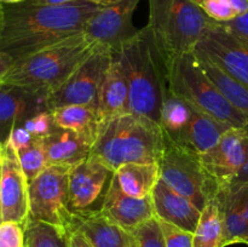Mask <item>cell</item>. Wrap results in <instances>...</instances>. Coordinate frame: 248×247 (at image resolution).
<instances>
[{"label": "cell", "mask_w": 248, "mask_h": 247, "mask_svg": "<svg viewBox=\"0 0 248 247\" xmlns=\"http://www.w3.org/2000/svg\"><path fill=\"white\" fill-rule=\"evenodd\" d=\"M99 7L86 0L58 6L28 1L4 5L0 52L15 61L84 33L85 24Z\"/></svg>", "instance_id": "6da1fadb"}, {"label": "cell", "mask_w": 248, "mask_h": 247, "mask_svg": "<svg viewBox=\"0 0 248 247\" xmlns=\"http://www.w3.org/2000/svg\"><path fill=\"white\" fill-rule=\"evenodd\" d=\"M123 63L130 89V113L160 125L161 107L169 93L167 65L147 26L113 52Z\"/></svg>", "instance_id": "7a4b0ae2"}, {"label": "cell", "mask_w": 248, "mask_h": 247, "mask_svg": "<svg viewBox=\"0 0 248 247\" xmlns=\"http://www.w3.org/2000/svg\"><path fill=\"white\" fill-rule=\"evenodd\" d=\"M84 33L12 62L1 84L24 87L47 97L60 89L96 48Z\"/></svg>", "instance_id": "3957f363"}, {"label": "cell", "mask_w": 248, "mask_h": 247, "mask_svg": "<svg viewBox=\"0 0 248 247\" xmlns=\"http://www.w3.org/2000/svg\"><path fill=\"white\" fill-rule=\"evenodd\" d=\"M164 150V132L145 116L126 113L101 125L90 156L115 172L126 164L157 162Z\"/></svg>", "instance_id": "277c9868"}, {"label": "cell", "mask_w": 248, "mask_h": 247, "mask_svg": "<svg viewBox=\"0 0 248 247\" xmlns=\"http://www.w3.org/2000/svg\"><path fill=\"white\" fill-rule=\"evenodd\" d=\"M215 22L193 0H149L147 27L166 63L194 52Z\"/></svg>", "instance_id": "5b68a950"}, {"label": "cell", "mask_w": 248, "mask_h": 247, "mask_svg": "<svg viewBox=\"0 0 248 247\" xmlns=\"http://www.w3.org/2000/svg\"><path fill=\"white\" fill-rule=\"evenodd\" d=\"M166 65L167 84L172 94L220 123L235 128H248L247 119L208 77L195 53H184L172 58Z\"/></svg>", "instance_id": "8992f818"}, {"label": "cell", "mask_w": 248, "mask_h": 247, "mask_svg": "<svg viewBox=\"0 0 248 247\" xmlns=\"http://www.w3.org/2000/svg\"><path fill=\"white\" fill-rule=\"evenodd\" d=\"M157 164L160 179L189 199L200 211L219 190V186L203 169L200 154L165 133L164 150Z\"/></svg>", "instance_id": "52a82bcc"}, {"label": "cell", "mask_w": 248, "mask_h": 247, "mask_svg": "<svg viewBox=\"0 0 248 247\" xmlns=\"http://www.w3.org/2000/svg\"><path fill=\"white\" fill-rule=\"evenodd\" d=\"M111 61L113 51L97 44L96 48L74 74L60 89L46 97L47 108L52 110L57 107L78 104L96 109L98 113L99 93Z\"/></svg>", "instance_id": "ba28073f"}, {"label": "cell", "mask_w": 248, "mask_h": 247, "mask_svg": "<svg viewBox=\"0 0 248 247\" xmlns=\"http://www.w3.org/2000/svg\"><path fill=\"white\" fill-rule=\"evenodd\" d=\"M70 169L51 165L29 183V218L70 229L73 219L68 207Z\"/></svg>", "instance_id": "9c48e42d"}, {"label": "cell", "mask_w": 248, "mask_h": 247, "mask_svg": "<svg viewBox=\"0 0 248 247\" xmlns=\"http://www.w3.org/2000/svg\"><path fill=\"white\" fill-rule=\"evenodd\" d=\"M114 173L92 156L70 169L68 207L72 217L101 212Z\"/></svg>", "instance_id": "30bf717a"}, {"label": "cell", "mask_w": 248, "mask_h": 247, "mask_svg": "<svg viewBox=\"0 0 248 247\" xmlns=\"http://www.w3.org/2000/svg\"><path fill=\"white\" fill-rule=\"evenodd\" d=\"M194 52L248 87V47L218 22L213 23Z\"/></svg>", "instance_id": "8fae6325"}, {"label": "cell", "mask_w": 248, "mask_h": 247, "mask_svg": "<svg viewBox=\"0 0 248 247\" xmlns=\"http://www.w3.org/2000/svg\"><path fill=\"white\" fill-rule=\"evenodd\" d=\"M140 1L121 0L109 6H101L85 24L84 34L115 52L137 34L132 16Z\"/></svg>", "instance_id": "7c38bea8"}, {"label": "cell", "mask_w": 248, "mask_h": 247, "mask_svg": "<svg viewBox=\"0 0 248 247\" xmlns=\"http://www.w3.org/2000/svg\"><path fill=\"white\" fill-rule=\"evenodd\" d=\"M0 196L2 220L21 223L26 227L29 219V182L17 153L7 144L1 149Z\"/></svg>", "instance_id": "4fadbf2b"}, {"label": "cell", "mask_w": 248, "mask_h": 247, "mask_svg": "<svg viewBox=\"0 0 248 247\" xmlns=\"http://www.w3.org/2000/svg\"><path fill=\"white\" fill-rule=\"evenodd\" d=\"M247 132L248 128H229L212 149L200 154L203 169L219 188L232 183L246 162Z\"/></svg>", "instance_id": "5bb4252c"}, {"label": "cell", "mask_w": 248, "mask_h": 247, "mask_svg": "<svg viewBox=\"0 0 248 247\" xmlns=\"http://www.w3.org/2000/svg\"><path fill=\"white\" fill-rule=\"evenodd\" d=\"M43 110H50L45 97L24 87L0 84V144H6L16 126Z\"/></svg>", "instance_id": "9a60e30c"}, {"label": "cell", "mask_w": 248, "mask_h": 247, "mask_svg": "<svg viewBox=\"0 0 248 247\" xmlns=\"http://www.w3.org/2000/svg\"><path fill=\"white\" fill-rule=\"evenodd\" d=\"M102 212L128 234H132L137 228L155 217L152 195L142 199L128 195L119 186L115 173L107 193Z\"/></svg>", "instance_id": "2e32d148"}, {"label": "cell", "mask_w": 248, "mask_h": 247, "mask_svg": "<svg viewBox=\"0 0 248 247\" xmlns=\"http://www.w3.org/2000/svg\"><path fill=\"white\" fill-rule=\"evenodd\" d=\"M155 217L194 234L201 211L186 196L159 179L152 193Z\"/></svg>", "instance_id": "e0dca14e"}, {"label": "cell", "mask_w": 248, "mask_h": 247, "mask_svg": "<svg viewBox=\"0 0 248 247\" xmlns=\"http://www.w3.org/2000/svg\"><path fill=\"white\" fill-rule=\"evenodd\" d=\"M130 89L121 61L113 53V61L108 68L98 101V115L101 123L123 114L130 113Z\"/></svg>", "instance_id": "ac0fdd59"}, {"label": "cell", "mask_w": 248, "mask_h": 247, "mask_svg": "<svg viewBox=\"0 0 248 247\" xmlns=\"http://www.w3.org/2000/svg\"><path fill=\"white\" fill-rule=\"evenodd\" d=\"M48 165L73 167L91 154L92 147L74 131L55 126L46 137L41 138Z\"/></svg>", "instance_id": "d6986e66"}, {"label": "cell", "mask_w": 248, "mask_h": 247, "mask_svg": "<svg viewBox=\"0 0 248 247\" xmlns=\"http://www.w3.org/2000/svg\"><path fill=\"white\" fill-rule=\"evenodd\" d=\"M70 232H81L91 247H128L131 234L119 227L103 212L73 217Z\"/></svg>", "instance_id": "ffe728a7"}, {"label": "cell", "mask_w": 248, "mask_h": 247, "mask_svg": "<svg viewBox=\"0 0 248 247\" xmlns=\"http://www.w3.org/2000/svg\"><path fill=\"white\" fill-rule=\"evenodd\" d=\"M229 128L232 126L191 107L190 119L179 143L188 145L199 154H203L212 149Z\"/></svg>", "instance_id": "44dd1931"}, {"label": "cell", "mask_w": 248, "mask_h": 247, "mask_svg": "<svg viewBox=\"0 0 248 247\" xmlns=\"http://www.w3.org/2000/svg\"><path fill=\"white\" fill-rule=\"evenodd\" d=\"M223 219V247L232 244L248 245V220L232 185H223L217 195Z\"/></svg>", "instance_id": "7402d4cb"}, {"label": "cell", "mask_w": 248, "mask_h": 247, "mask_svg": "<svg viewBox=\"0 0 248 247\" xmlns=\"http://www.w3.org/2000/svg\"><path fill=\"white\" fill-rule=\"evenodd\" d=\"M56 126L74 131L93 145L101 130V119L96 109L86 106L68 104L51 110Z\"/></svg>", "instance_id": "603a6c76"}, {"label": "cell", "mask_w": 248, "mask_h": 247, "mask_svg": "<svg viewBox=\"0 0 248 247\" xmlns=\"http://www.w3.org/2000/svg\"><path fill=\"white\" fill-rule=\"evenodd\" d=\"M115 178L126 194L138 199L147 198L152 195L160 179L159 164H126L116 170Z\"/></svg>", "instance_id": "cb8c5ba5"}, {"label": "cell", "mask_w": 248, "mask_h": 247, "mask_svg": "<svg viewBox=\"0 0 248 247\" xmlns=\"http://www.w3.org/2000/svg\"><path fill=\"white\" fill-rule=\"evenodd\" d=\"M193 247H223V219L217 198L208 201L201 211L193 234Z\"/></svg>", "instance_id": "d4e9b609"}, {"label": "cell", "mask_w": 248, "mask_h": 247, "mask_svg": "<svg viewBox=\"0 0 248 247\" xmlns=\"http://www.w3.org/2000/svg\"><path fill=\"white\" fill-rule=\"evenodd\" d=\"M198 58L201 68L205 70L208 77L217 85V87L222 91L225 98L248 120V87L244 86L242 84L237 82L236 80L230 77L223 70L216 67L213 63L208 62V61L203 60V58L199 57V56Z\"/></svg>", "instance_id": "484cf974"}, {"label": "cell", "mask_w": 248, "mask_h": 247, "mask_svg": "<svg viewBox=\"0 0 248 247\" xmlns=\"http://www.w3.org/2000/svg\"><path fill=\"white\" fill-rule=\"evenodd\" d=\"M190 115L191 107L183 99L172 94L169 90V93L165 97L161 107L160 126L162 132L172 139L179 142L186 131Z\"/></svg>", "instance_id": "4316f807"}, {"label": "cell", "mask_w": 248, "mask_h": 247, "mask_svg": "<svg viewBox=\"0 0 248 247\" xmlns=\"http://www.w3.org/2000/svg\"><path fill=\"white\" fill-rule=\"evenodd\" d=\"M26 247H70L67 228L29 218L24 227Z\"/></svg>", "instance_id": "83f0119b"}, {"label": "cell", "mask_w": 248, "mask_h": 247, "mask_svg": "<svg viewBox=\"0 0 248 247\" xmlns=\"http://www.w3.org/2000/svg\"><path fill=\"white\" fill-rule=\"evenodd\" d=\"M211 19L224 23L248 11V0H193Z\"/></svg>", "instance_id": "f1b7e54d"}, {"label": "cell", "mask_w": 248, "mask_h": 247, "mask_svg": "<svg viewBox=\"0 0 248 247\" xmlns=\"http://www.w3.org/2000/svg\"><path fill=\"white\" fill-rule=\"evenodd\" d=\"M17 156L29 183L50 166L41 138H35L29 147L17 152Z\"/></svg>", "instance_id": "f546056e"}, {"label": "cell", "mask_w": 248, "mask_h": 247, "mask_svg": "<svg viewBox=\"0 0 248 247\" xmlns=\"http://www.w3.org/2000/svg\"><path fill=\"white\" fill-rule=\"evenodd\" d=\"M131 235H133L140 247H166L164 234L156 217L145 222Z\"/></svg>", "instance_id": "4dcf8cb0"}, {"label": "cell", "mask_w": 248, "mask_h": 247, "mask_svg": "<svg viewBox=\"0 0 248 247\" xmlns=\"http://www.w3.org/2000/svg\"><path fill=\"white\" fill-rule=\"evenodd\" d=\"M22 126L35 138H44L53 130L56 125L53 123L51 110H43L27 119Z\"/></svg>", "instance_id": "1f68e13d"}, {"label": "cell", "mask_w": 248, "mask_h": 247, "mask_svg": "<svg viewBox=\"0 0 248 247\" xmlns=\"http://www.w3.org/2000/svg\"><path fill=\"white\" fill-rule=\"evenodd\" d=\"M0 247H26L24 225L16 222L0 224Z\"/></svg>", "instance_id": "d6a6232c"}, {"label": "cell", "mask_w": 248, "mask_h": 247, "mask_svg": "<svg viewBox=\"0 0 248 247\" xmlns=\"http://www.w3.org/2000/svg\"><path fill=\"white\" fill-rule=\"evenodd\" d=\"M164 234L166 247H193V234L157 218Z\"/></svg>", "instance_id": "836d02e7"}, {"label": "cell", "mask_w": 248, "mask_h": 247, "mask_svg": "<svg viewBox=\"0 0 248 247\" xmlns=\"http://www.w3.org/2000/svg\"><path fill=\"white\" fill-rule=\"evenodd\" d=\"M220 26L224 27L228 31L236 36L242 44L248 47V11L241 16L236 17L235 19L224 23H219Z\"/></svg>", "instance_id": "e575fe53"}, {"label": "cell", "mask_w": 248, "mask_h": 247, "mask_svg": "<svg viewBox=\"0 0 248 247\" xmlns=\"http://www.w3.org/2000/svg\"><path fill=\"white\" fill-rule=\"evenodd\" d=\"M34 139H35V137L31 136L23 126L19 125L16 126V127L11 131L6 144L10 145V147L17 153L19 152V150L24 149V148L29 147V145L33 143Z\"/></svg>", "instance_id": "d590c367"}, {"label": "cell", "mask_w": 248, "mask_h": 247, "mask_svg": "<svg viewBox=\"0 0 248 247\" xmlns=\"http://www.w3.org/2000/svg\"><path fill=\"white\" fill-rule=\"evenodd\" d=\"M234 188L235 193H236L237 199L240 201L242 211L245 213V217L248 220V183L246 184H229Z\"/></svg>", "instance_id": "8d00e7d4"}, {"label": "cell", "mask_w": 248, "mask_h": 247, "mask_svg": "<svg viewBox=\"0 0 248 247\" xmlns=\"http://www.w3.org/2000/svg\"><path fill=\"white\" fill-rule=\"evenodd\" d=\"M247 147H248V132H247ZM246 183H248V148H247L246 162H245L244 166L241 167L239 173L236 174V177L232 179V182L230 184H246Z\"/></svg>", "instance_id": "74e56055"}, {"label": "cell", "mask_w": 248, "mask_h": 247, "mask_svg": "<svg viewBox=\"0 0 248 247\" xmlns=\"http://www.w3.org/2000/svg\"><path fill=\"white\" fill-rule=\"evenodd\" d=\"M70 247H91V245L81 232L74 230L70 232Z\"/></svg>", "instance_id": "f35d334b"}, {"label": "cell", "mask_w": 248, "mask_h": 247, "mask_svg": "<svg viewBox=\"0 0 248 247\" xmlns=\"http://www.w3.org/2000/svg\"><path fill=\"white\" fill-rule=\"evenodd\" d=\"M29 4L34 5H47V6H58V5L72 4V2L79 1V0H27Z\"/></svg>", "instance_id": "ab89813d"}, {"label": "cell", "mask_w": 248, "mask_h": 247, "mask_svg": "<svg viewBox=\"0 0 248 247\" xmlns=\"http://www.w3.org/2000/svg\"><path fill=\"white\" fill-rule=\"evenodd\" d=\"M12 62H14V60L11 57H9L5 53L0 52V84H1V80L4 77V75L6 74V72L11 67Z\"/></svg>", "instance_id": "60d3db41"}, {"label": "cell", "mask_w": 248, "mask_h": 247, "mask_svg": "<svg viewBox=\"0 0 248 247\" xmlns=\"http://www.w3.org/2000/svg\"><path fill=\"white\" fill-rule=\"evenodd\" d=\"M86 1L92 2V4H96L98 6H109V5L116 4V2L121 1V0H86Z\"/></svg>", "instance_id": "b9f144b4"}, {"label": "cell", "mask_w": 248, "mask_h": 247, "mask_svg": "<svg viewBox=\"0 0 248 247\" xmlns=\"http://www.w3.org/2000/svg\"><path fill=\"white\" fill-rule=\"evenodd\" d=\"M1 149H2V145L0 148V178H1ZM4 222L2 220V211H1V196H0V224Z\"/></svg>", "instance_id": "7bdbcfd3"}, {"label": "cell", "mask_w": 248, "mask_h": 247, "mask_svg": "<svg viewBox=\"0 0 248 247\" xmlns=\"http://www.w3.org/2000/svg\"><path fill=\"white\" fill-rule=\"evenodd\" d=\"M27 1V0H0V4L2 5H12V4H19V2Z\"/></svg>", "instance_id": "ee69618b"}, {"label": "cell", "mask_w": 248, "mask_h": 247, "mask_svg": "<svg viewBox=\"0 0 248 247\" xmlns=\"http://www.w3.org/2000/svg\"><path fill=\"white\" fill-rule=\"evenodd\" d=\"M2 23H4V5L0 4V35H1Z\"/></svg>", "instance_id": "f6af8a7d"}, {"label": "cell", "mask_w": 248, "mask_h": 247, "mask_svg": "<svg viewBox=\"0 0 248 247\" xmlns=\"http://www.w3.org/2000/svg\"><path fill=\"white\" fill-rule=\"evenodd\" d=\"M128 247H140L138 246V242L136 241V239L133 237V235H131V239H130V246Z\"/></svg>", "instance_id": "bcb514c9"}, {"label": "cell", "mask_w": 248, "mask_h": 247, "mask_svg": "<svg viewBox=\"0 0 248 247\" xmlns=\"http://www.w3.org/2000/svg\"><path fill=\"white\" fill-rule=\"evenodd\" d=\"M1 145H4V144H0V148H1Z\"/></svg>", "instance_id": "7dc6e473"}]
</instances>
